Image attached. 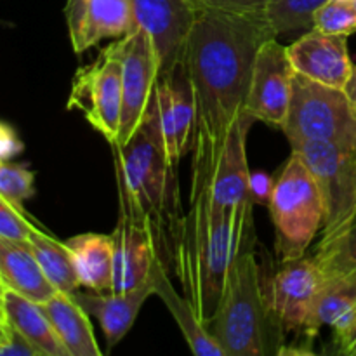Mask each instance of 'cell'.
I'll return each instance as SVG.
<instances>
[{
    "instance_id": "1",
    "label": "cell",
    "mask_w": 356,
    "mask_h": 356,
    "mask_svg": "<svg viewBox=\"0 0 356 356\" xmlns=\"http://www.w3.org/2000/svg\"><path fill=\"white\" fill-rule=\"evenodd\" d=\"M277 37L264 10H200L188 37L183 65L197 101L191 169H212L229 127L245 110L254 59Z\"/></svg>"
},
{
    "instance_id": "2",
    "label": "cell",
    "mask_w": 356,
    "mask_h": 356,
    "mask_svg": "<svg viewBox=\"0 0 356 356\" xmlns=\"http://www.w3.org/2000/svg\"><path fill=\"white\" fill-rule=\"evenodd\" d=\"M209 176L191 174V209L184 216L176 245L177 277L188 301L205 325L221 298L229 268L252 249L254 202L216 209L209 200Z\"/></svg>"
},
{
    "instance_id": "3",
    "label": "cell",
    "mask_w": 356,
    "mask_h": 356,
    "mask_svg": "<svg viewBox=\"0 0 356 356\" xmlns=\"http://www.w3.org/2000/svg\"><path fill=\"white\" fill-rule=\"evenodd\" d=\"M113 149L118 195L149 226L156 254L169 270L176 261L184 216L177 165L170 162L163 148L153 99L143 124L124 145Z\"/></svg>"
},
{
    "instance_id": "4",
    "label": "cell",
    "mask_w": 356,
    "mask_h": 356,
    "mask_svg": "<svg viewBox=\"0 0 356 356\" xmlns=\"http://www.w3.org/2000/svg\"><path fill=\"white\" fill-rule=\"evenodd\" d=\"M205 327L225 356L280 353L284 330L273 318L254 249H247L229 268L221 298Z\"/></svg>"
},
{
    "instance_id": "5",
    "label": "cell",
    "mask_w": 356,
    "mask_h": 356,
    "mask_svg": "<svg viewBox=\"0 0 356 356\" xmlns=\"http://www.w3.org/2000/svg\"><path fill=\"white\" fill-rule=\"evenodd\" d=\"M268 209L280 263L306 256V250L322 232L325 207L312 170L296 152H291L275 181Z\"/></svg>"
},
{
    "instance_id": "6",
    "label": "cell",
    "mask_w": 356,
    "mask_h": 356,
    "mask_svg": "<svg viewBox=\"0 0 356 356\" xmlns=\"http://www.w3.org/2000/svg\"><path fill=\"white\" fill-rule=\"evenodd\" d=\"M282 131L289 143L356 146V113L344 89L323 86L296 73Z\"/></svg>"
},
{
    "instance_id": "7",
    "label": "cell",
    "mask_w": 356,
    "mask_h": 356,
    "mask_svg": "<svg viewBox=\"0 0 356 356\" xmlns=\"http://www.w3.org/2000/svg\"><path fill=\"white\" fill-rule=\"evenodd\" d=\"M291 152L301 156L322 191L325 219L320 242H329L356 219V146L299 141Z\"/></svg>"
},
{
    "instance_id": "8",
    "label": "cell",
    "mask_w": 356,
    "mask_h": 356,
    "mask_svg": "<svg viewBox=\"0 0 356 356\" xmlns=\"http://www.w3.org/2000/svg\"><path fill=\"white\" fill-rule=\"evenodd\" d=\"M325 278L313 257L280 263V268L264 282L268 306L284 332H294L298 339L312 341L320 329L315 323V308Z\"/></svg>"
},
{
    "instance_id": "9",
    "label": "cell",
    "mask_w": 356,
    "mask_h": 356,
    "mask_svg": "<svg viewBox=\"0 0 356 356\" xmlns=\"http://www.w3.org/2000/svg\"><path fill=\"white\" fill-rule=\"evenodd\" d=\"M68 110H79L110 143H117L122 120V65L118 40L104 47L90 65L76 70Z\"/></svg>"
},
{
    "instance_id": "10",
    "label": "cell",
    "mask_w": 356,
    "mask_h": 356,
    "mask_svg": "<svg viewBox=\"0 0 356 356\" xmlns=\"http://www.w3.org/2000/svg\"><path fill=\"white\" fill-rule=\"evenodd\" d=\"M118 52L122 65V120L113 146L124 145L143 124L159 82V59L145 30L134 28L118 38Z\"/></svg>"
},
{
    "instance_id": "11",
    "label": "cell",
    "mask_w": 356,
    "mask_h": 356,
    "mask_svg": "<svg viewBox=\"0 0 356 356\" xmlns=\"http://www.w3.org/2000/svg\"><path fill=\"white\" fill-rule=\"evenodd\" d=\"M134 28L152 38L159 80H169L184 58L188 37L200 10L191 0H132Z\"/></svg>"
},
{
    "instance_id": "12",
    "label": "cell",
    "mask_w": 356,
    "mask_h": 356,
    "mask_svg": "<svg viewBox=\"0 0 356 356\" xmlns=\"http://www.w3.org/2000/svg\"><path fill=\"white\" fill-rule=\"evenodd\" d=\"M294 76L287 47L277 42V37L268 38L254 59L245 110L256 120L282 129L289 113Z\"/></svg>"
},
{
    "instance_id": "13",
    "label": "cell",
    "mask_w": 356,
    "mask_h": 356,
    "mask_svg": "<svg viewBox=\"0 0 356 356\" xmlns=\"http://www.w3.org/2000/svg\"><path fill=\"white\" fill-rule=\"evenodd\" d=\"M113 238V287L111 292H124L149 280L152 268L159 257L149 226L129 207L118 195V219ZM160 259V257H159Z\"/></svg>"
},
{
    "instance_id": "14",
    "label": "cell",
    "mask_w": 356,
    "mask_h": 356,
    "mask_svg": "<svg viewBox=\"0 0 356 356\" xmlns=\"http://www.w3.org/2000/svg\"><path fill=\"white\" fill-rule=\"evenodd\" d=\"M254 122L247 110L229 127L221 149L212 162L209 176V200L216 209H233L247 200L249 193V163H247V134Z\"/></svg>"
},
{
    "instance_id": "15",
    "label": "cell",
    "mask_w": 356,
    "mask_h": 356,
    "mask_svg": "<svg viewBox=\"0 0 356 356\" xmlns=\"http://www.w3.org/2000/svg\"><path fill=\"white\" fill-rule=\"evenodd\" d=\"M287 54L296 73L323 86L344 89L353 73L346 35H329L312 28L289 45Z\"/></svg>"
},
{
    "instance_id": "16",
    "label": "cell",
    "mask_w": 356,
    "mask_h": 356,
    "mask_svg": "<svg viewBox=\"0 0 356 356\" xmlns=\"http://www.w3.org/2000/svg\"><path fill=\"white\" fill-rule=\"evenodd\" d=\"M153 294L152 275L139 287L124 292H73L75 301L99 322L108 348H113L124 339L134 325L146 299Z\"/></svg>"
},
{
    "instance_id": "17",
    "label": "cell",
    "mask_w": 356,
    "mask_h": 356,
    "mask_svg": "<svg viewBox=\"0 0 356 356\" xmlns=\"http://www.w3.org/2000/svg\"><path fill=\"white\" fill-rule=\"evenodd\" d=\"M0 282L6 289L38 305L58 292L42 271L28 240L0 236Z\"/></svg>"
},
{
    "instance_id": "18",
    "label": "cell",
    "mask_w": 356,
    "mask_h": 356,
    "mask_svg": "<svg viewBox=\"0 0 356 356\" xmlns=\"http://www.w3.org/2000/svg\"><path fill=\"white\" fill-rule=\"evenodd\" d=\"M152 282H153V294L159 296L167 306V309L172 315L174 322L183 332L191 353L198 356H225L219 344L216 343L214 337L207 330V327L202 323L195 312L193 305L188 301L186 296H179L176 289L172 287L169 278V270L165 264L156 257L152 268Z\"/></svg>"
},
{
    "instance_id": "19",
    "label": "cell",
    "mask_w": 356,
    "mask_h": 356,
    "mask_svg": "<svg viewBox=\"0 0 356 356\" xmlns=\"http://www.w3.org/2000/svg\"><path fill=\"white\" fill-rule=\"evenodd\" d=\"M134 30L132 0H89L82 24L72 38L76 54L108 38H120Z\"/></svg>"
},
{
    "instance_id": "20",
    "label": "cell",
    "mask_w": 356,
    "mask_h": 356,
    "mask_svg": "<svg viewBox=\"0 0 356 356\" xmlns=\"http://www.w3.org/2000/svg\"><path fill=\"white\" fill-rule=\"evenodd\" d=\"M6 320L16 329L40 356H70L68 350L56 334L51 320L38 302L6 289L3 292Z\"/></svg>"
},
{
    "instance_id": "21",
    "label": "cell",
    "mask_w": 356,
    "mask_h": 356,
    "mask_svg": "<svg viewBox=\"0 0 356 356\" xmlns=\"http://www.w3.org/2000/svg\"><path fill=\"white\" fill-rule=\"evenodd\" d=\"M42 309L51 320L56 334L68 350L70 356H101L89 313L75 301L72 294L56 292L49 301L42 302Z\"/></svg>"
},
{
    "instance_id": "22",
    "label": "cell",
    "mask_w": 356,
    "mask_h": 356,
    "mask_svg": "<svg viewBox=\"0 0 356 356\" xmlns=\"http://www.w3.org/2000/svg\"><path fill=\"white\" fill-rule=\"evenodd\" d=\"M75 261L80 287L111 292L113 287V238L101 233H82L66 242Z\"/></svg>"
},
{
    "instance_id": "23",
    "label": "cell",
    "mask_w": 356,
    "mask_h": 356,
    "mask_svg": "<svg viewBox=\"0 0 356 356\" xmlns=\"http://www.w3.org/2000/svg\"><path fill=\"white\" fill-rule=\"evenodd\" d=\"M28 242L33 249L42 271L54 285L56 291L65 292V294H73L75 291H79L80 280L76 275L75 261H73V254L66 242H59L54 236L38 229L37 226H33L28 235Z\"/></svg>"
},
{
    "instance_id": "24",
    "label": "cell",
    "mask_w": 356,
    "mask_h": 356,
    "mask_svg": "<svg viewBox=\"0 0 356 356\" xmlns=\"http://www.w3.org/2000/svg\"><path fill=\"white\" fill-rule=\"evenodd\" d=\"M170 87V111H172V127L176 136L177 152L181 159L193 149L195 136H197V101H195L193 87H191L183 61L169 79Z\"/></svg>"
},
{
    "instance_id": "25",
    "label": "cell",
    "mask_w": 356,
    "mask_h": 356,
    "mask_svg": "<svg viewBox=\"0 0 356 356\" xmlns=\"http://www.w3.org/2000/svg\"><path fill=\"white\" fill-rule=\"evenodd\" d=\"M356 306V271L346 277L325 280L315 308V323L318 329L332 327V332L343 327Z\"/></svg>"
},
{
    "instance_id": "26",
    "label": "cell",
    "mask_w": 356,
    "mask_h": 356,
    "mask_svg": "<svg viewBox=\"0 0 356 356\" xmlns=\"http://www.w3.org/2000/svg\"><path fill=\"white\" fill-rule=\"evenodd\" d=\"M325 280L346 277L356 271V219L329 242H318L313 256Z\"/></svg>"
},
{
    "instance_id": "27",
    "label": "cell",
    "mask_w": 356,
    "mask_h": 356,
    "mask_svg": "<svg viewBox=\"0 0 356 356\" xmlns=\"http://www.w3.org/2000/svg\"><path fill=\"white\" fill-rule=\"evenodd\" d=\"M329 0H270L264 16L277 35L313 26V14Z\"/></svg>"
},
{
    "instance_id": "28",
    "label": "cell",
    "mask_w": 356,
    "mask_h": 356,
    "mask_svg": "<svg viewBox=\"0 0 356 356\" xmlns=\"http://www.w3.org/2000/svg\"><path fill=\"white\" fill-rule=\"evenodd\" d=\"M315 30L329 35H346L356 31V10L351 0H329L313 14Z\"/></svg>"
},
{
    "instance_id": "29",
    "label": "cell",
    "mask_w": 356,
    "mask_h": 356,
    "mask_svg": "<svg viewBox=\"0 0 356 356\" xmlns=\"http://www.w3.org/2000/svg\"><path fill=\"white\" fill-rule=\"evenodd\" d=\"M33 195L35 174L28 167L2 160L0 162V197L16 205L17 209H23V202Z\"/></svg>"
},
{
    "instance_id": "30",
    "label": "cell",
    "mask_w": 356,
    "mask_h": 356,
    "mask_svg": "<svg viewBox=\"0 0 356 356\" xmlns=\"http://www.w3.org/2000/svg\"><path fill=\"white\" fill-rule=\"evenodd\" d=\"M33 222L26 218L23 209H17L6 198L0 197V236L13 240H28Z\"/></svg>"
},
{
    "instance_id": "31",
    "label": "cell",
    "mask_w": 356,
    "mask_h": 356,
    "mask_svg": "<svg viewBox=\"0 0 356 356\" xmlns=\"http://www.w3.org/2000/svg\"><path fill=\"white\" fill-rule=\"evenodd\" d=\"M198 10H226V13H257L264 10L270 0H191Z\"/></svg>"
},
{
    "instance_id": "32",
    "label": "cell",
    "mask_w": 356,
    "mask_h": 356,
    "mask_svg": "<svg viewBox=\"0 0 356 356\" xmlns=\"http://www.w3.org/2000/svg\"><path fill=\"white\" fill-rule=\"evenodd\" d=\"M334 344L341 355L356 356V306L343 327L334 330Z\"/></svg>"
},
{
    "instance_id": "33",
    "label": "cell",
    "mask_w": 356,
    "mask_h": 356,
    "mask_svg": "<svg viewBox=\"0 0 356 356\" xmlns=\"http://www.w3.org/2000/svg\"><path fill=\"white\" fill-rule=\"evenodd\" d=\"M275 181L270 174L261 172H250L249 176V193L252 198L254 205H268L270 204L271 193H273Z\"/></svg>"
},
{
    "instance_id": "34",
    "label": "cell",
    "mask_w": 356,
    "mask_h": 356,
    "mask_svg": "<svg viewBox=\"0 0 356 356\" xmlns=\"http://www.w3.org/2000/svg\"><path fill=\"white\" fill-rule=\"evenodd\" d=\"M0 356H40V353L16 329L10 327L6 344L0 346Z\"/></svg>"
},
{
    "instance_id": "35",
    "label": "cell",
    "mask_w": 356,
    "mask_h": 356,
    "mask_svg": "<svg viewBox=\"0 0 356 356\" xmlns=\"http://www.w3.org/2000/svg\"><path fill=\"white\" fill-rule=\"evenodd\" d=\"M21 152H23V143L19 141L14 129L0 122V162L10 160Z\"/></svg>"
},
{
    "instance_id": "36",
    "label": "cell",
    "mask_w": 356,
    "mask_h": 356,
    "mask_svg": "<svg viewBox=\"0 0 356 356\" xmlns=\"http://www.w3.org/2000/svg\"><path fill=\"white\" fill-rule=\"evenodd\" d=\"M87 3L89 0H66L65 7V16H66V24H68V33L70 40L76 35L80 24H82L83 14H86Z\"/></svg>"
},
{
    "instance_id": "37",
    "label": "cell",
    "mask_w": 356,
    "mask_h": 356,
    "mask_svg": "<svg viewBox=\"0 0 356 356\" xmlns=\"http://www.w3.org/2000/svg\"><path fill=\"white\" fill-rule=\"evenodd\" d=\"M344 92H346L348 99H350L351 106H353L356 113V65L353 66V73H351L350 80H348L346 87H344Z\"/></svg>"
},
{
    "instance_id": "38",
    "label": "cell",
    "mask_w": 356,
    "mask_h": 356,
    "mask_svg": "<svg viewBox=\"0 0 356 356\" xmlns=\"http://www.w3.org/2000/svg\"><path fill=\"white\" fill-rule=\"evenodd\" d=\"M9 329L10 325L7 323L6 318H0V346H3L7 341V337H9Z\"/></svg>"
},
{
    "instance_id": "39",
    "label": "cell",
    "mask_w": 356,
    "mask_h": 356,
    "mask_svg": "<svg viewBox=\"0 0 356 356\" xmlns=\"http://www.w3.org/2000/svg\"><path fill=\"white\" fill-rule=\"evenodd\" d=\"M3 292H6V287L0 282V318H6V312H3Z\"/></svg>"
},
{
    "instance_id": "40",
    "label": "cell",
    "mask_w": 356,
    "mask_h": 356,
    "mask_svg": "<svg viewBox=\"0 0 356 356\" xmlns=\"http://www.w3.org/2000/svg\"><path fill=\"white\" fill-rule=\"evenodd\" d=\"M351 2H353V7H355V10H356V0H351Z\"/></svg>"
}]
</instances>
